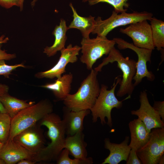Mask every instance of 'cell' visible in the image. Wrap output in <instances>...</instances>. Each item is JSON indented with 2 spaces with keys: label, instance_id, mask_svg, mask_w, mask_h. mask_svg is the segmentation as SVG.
I'll return each mask as SVG.
<instances>
[{
  "label": "cell",
  "instance_id": "1",
  "mask_svg": "<svg viewBox=\"0 0 164 164\" xmlns=\"http://www.w3.org/2000/svg\"><path fill=\"white\" fill-rule=\"evenodd\" d=\"M38 123L47 128L46 134L51 142L34 153L33 161L36 162L56 161L64 149L66 131L62 119L58 114L52 112L46 115Z\"/></svg>",
  "mask_w": 164,
  "mask_h": 164
},
{
  "label": "cell",
  "instance_id": "2",
  "mask_svg": "<svg viewBox=\"0 0 164 164\" xmlns=\"http://www.w3.org/2000/svg\"><path fill=\"white\" fill-rule=\"evenodd\" d=\"M98 73L94 69L91 70L77 92L73 94H69L63 100L65 107L73 111L91 110L100 91Z\"/></svg>",
  "mask_w": 164,
  "mask_h": 164
},
{
  "label": "cell",
  "instance_id": "3",
  "mask_svg": "<svg viewBox=\"0 0 164 164\" xmlns=\"http://www.w3.org/2000/svg\"><path fill=\"white\" fill-rule=\"evenodd\" d=\"M115 79H115L112 87L110 90H108V87L105 85H101L99 95L90 110L93 122H96L98 118H99L101 125L107 124L111 128L113 126L111 116L112 109L114 108H121L123 105V101L130 97L131 96H128L122 101L117 99L115 94V91L121 79L119 76L116 77Z\"/></svg>",
  "mask_w": 164,
  "mask_h": 164
},
{
  "label": "cell",
  "instance_id": "4",
  "mask_svg": "<svg viewBox=\"0 0 164 164\" xmlns=\"http://www.w3.org/2000/svg\"><path fill=\"white\" fill-rule=\"evenodd\" d=\"M107 57L104 58L102 62L94 70L101 72L103 67L109 63L116 62L117 67L122 73V78L120 83V87L117 96L122 97L128 94L131 96L135 86L132 83L133 78L136 72V61L130 59L128 57H125L120 51L114 47L111 50Z\"/></svg>",
  "mask_w": 164,
  "mask_h": 164
},
{
  "label": "cell",
  "instance_id": "5",
  "mask_svg": "<svg viewBox=\"0 0 164 164\" xmlns=\"http://www.w3.org/2000/svg\"><path fill=\"white\" fill-rule=\"evenodd\" d=\"M53 106L47 99L22 110L11 119V128L7 141L13 139L17 134L34 125L47 114L52 113Z\"/></svg>",
  "mask_w": 164,
  "mask_h": 164
},
{
  "label": "cell",
  "instance_id": "6",
  "mask_svg": "<svg viewBox=\"0 0 164 164\" xmlns=\"http://www.w3.org/2000/svg\"><path fill=\"white\" fill-rule=\"evenodd\" d=\"M153 15L152 13L145 11H134L131 13L124 12L118 14L114 10L111 16L106 19L103 20L101 17H98L95 19V28L92 33L97 34L98 36L106 37L110 31L116 27L143 20H150Z\"/></svg>",
  "mask_w": 164,
  "mask_h": 164
},
{
  "label": "cell",
  "instance_id": "7",
  "mask_svg": "<svg viewBox=\"0 0 164 164\" xmlns=\"http://www.w3.org/2000/svg\"><path fill=\"white\" fill-rule=\"evenodd\" d=\"M115 44L113 39H108L106 37L83 38L81 42L82 55L80 61L86 65L88 70H91L96 61L104 55H108Z\"/></svg>",
  "mask_w": 164,
  "mask_h": 164
},
{
  "label": "cell",
  "instance_id": "8",
  "mask_svg": "<svg viewBox=\"0 0 164 164\" xmlns=\"http://www.w3.org/2000/svg\"><path fill=\"white\" fill-rule=\"evenodd\" d=\"M142 164H157L164 152V127L153 128L146 143L136 151Z\"/></svg>",
  "mask_w": 164,
  "mask_h": 164
},
{
  "label": "cell",
  "instance_id": "9",
  "mask_svg": "<svg viewBox=\"0 0 164 164\" xmlns=\"http://www.w3.org/2000/svg\"><path fill=\"white\" fill-rule=\"evenodd\" d=\"M113 39L118 45L119 49H131L137 55L138 60L136 62V72L133 78L135 81L133 84L135 87L138 85L145 77H146L150 81L154 80L155 75L152 72L148 70L147 66L148 62H151L152 50L137 47L133 43H129L121 38H114Z\"/></svg>",
  "mask_w": 164,
  "mask_h": 164
},
{
  "label": "cell",
  "instance_id": "10",
  "mask_svg": "<svg viewBox=\"0 0 164 164\" xmlns=\"http://www.w3.org/2000/svg\"><path fill=\"white\" fill-rule=\"evenodd\" d=\"M38 122L16 135L13 140L33 153L45 147L46 140L44 131Z\"/></svg>",
  "mask_w": 164,
  "mask_h": 164
},
{
  "label": "cell",
  "instance_id": "11",
  "mask_svg": "<svg viewBox=\"0 0 164 164\" xmlns=\"http://www.w3.org/2000/svg\"><path fill=\"white\" fill-rule=\"evenodd\" d=\"M120 32L131 37L137 47L152 50L155 49L151 26L147 20L130 24L125 28L120 29Z\"/></svg>",
  "mask_w": 164,
  "mask_h": 164
},
{
  "label": "cell",
  "instance_id": "12",
  "mask_svg": "<svg viewBox=\"0 0 164 164\" xmlns=\"http://www.w3.org/2000/svg\"><path fill=\"white\" fill-rule=\"evenodd\" d=\"M80 50L81 47L78 46L69 44L60 51V56L56 65L49 70L37 73L35 77L52 79L60 77L66 72V67L68 63H74L77 61V56Z\"/></svg>",
  "mask_w": 164,
  "mask_h": 164
},
{
  "label": "cell",
  "instance_id": "13",
  "mask_svg": "<svg viewBox=\"0 0 164 164\" xmlns=\"http://www.w3.org/2000/svg\"><path fill=\"white\" fill-rule=\"evenodd\" d=\"M140 107L136 110L131 111V114L136 115L144 124L149 132L152 129L164 127L163 122L157 112L150 104L147 93L145 91L140 92Z\"/></svg>",
  "mask_w": 164,
  "mask_h": 164
},
{
  "label": "cell",
  "instance_id": "14",
  "mask_svg": "<svg viewBox=\"0 0 164 164\" xmlns=\"http://www.w3.org/2000/svg\"><path fill=\"white\" fill-rule=\"evenodd\" d=\"M34 155V153L17 144L13 140L7 141L3 144L0 150V159L5 164H17L24 159L33 161Z\"/></svg>",
  "mask_w": 164,
  "mask_h": 164
},
{
  "label": "cell",
  "instance_id": "15",
  "mask_svg": "<svg viewBox=\"0 0 164 164\" xmlns=\"http://www.w3.org/2000/svg\"><path fill=\"white\" fill-rule=\"evenodd\" d=\"M129 140V136H126L122 142L117 144L111 142L109 138H105L104 147L110 153L101 164H118L122 161H126L131 149L128 145Z\"/></svg>",
  "mask_w": 164,
  "mask_h": 164
},
{
  "label": "cell",
  "instance_id": "16",
  "mask_svg": "<svg viewBox=\"0 0 164 164\" xmlns=\"http://www.w3.org/2000/svg\"><path fill=\"white\" fill-rule=\"evenodd\" d=\"M90 112V110L73 111L64 107L63 109L62 120L65 127L66 135H72L78 132H83L84 119Z\"/></svg>",
  "mask_w": 164,
  "mask_h": 164
},
{
  "label": "cell",
  "instance_id": "17",
  "mask_svg": "<svg viewBox=\"0 0 164 164\" xmlns=\"http://www.w3.org/2000/svg\"><path fill=\"white\" fill-rule=\"evenodd\" d=\"M9 90L8 86L0 84V101L11 119L22 110L34 104V102L27 103L10 95Z\"/></svg>",
  "mask_w": 164,
  "mask_h": 164
},
{
  "label": "cell",
  "instance_id": "18",
  "mask_svg": "<svg viewBox=\"0 0 164 164\" xmlns=\"http://www.w3.org/2000/svg\"><path fill=\"white\" fill-rule=\"evenodd\" d=\"M131 141L129 146L136 151L144 146L149 140L150 132L143 122L139 118L130 121L128 123Z\"/></svg>",
  "mask_w": 164,
  "mask_h": 164
},
{
  "label": "cell",
  "instance_id": "19",
  "mask_svg": "<svg viewBox=\"0 0 164 164\" xmlns=\"http://www.w3.org/2000/svg\"><path fill=\"white\" fill-rule=\"evenodd\" d=\"M84 138V135L83 132L72 135H67L65 140L64 148L67 149L69 155L74 158L85 159L87 156V144Z\"/></svg>",
  "mask_w": 164,
  "mask_h": 164
},
{
  "label": "cell",
  "instance_id": "20",
  "mask_svg": "<svg viewBox=\"0 0 164 164\" xmlns=\"http://www.w3.org/2000/svg\"><path fill=\"white\" fill-rule=\"evenodd\" d=\"M73 78L72 73L66 74L57 78L54 82L46 84L41 87L52 91L58 100L63 101L70 94Z\"/></svg>",
  "mask_w": 164,
  "mask_h": 164
},
{
  "label": "cell",
  "instance_id": "21",
  "mask_svg": "<svg viewBox=\"0 0 164 164\" xmlns=\"http://www.w3.org/2000/svg\"><path fill=\"white\" fill-rule=\"evenodd\" d=\"M72 12L73 19L68 27V29H76L80 30L83 38H89V35L94 30L96 25L95 17L90 15L83 17L79 15L72 4L69 5Z\"/></svg>",
  "mask_w": 164,
  "mask_h": 164
},
{
  "label": "cell",
  "instance_id": "22",
  "mask_svg": "<svg viewBox=\"0 0 164 164\" xmlns=\"http://www.w3.org/2000/svg\"><path fill=\"white\" fill-rule=\"evenodd\" d=\"M68 29L66 21L63 19H60L59 25H56L52 32L55 37V40L53 45L44 48L43 52L48 57L55 55L58 51L65 48L67 39L66 32Z\"/></svg>",
  "mask_w": 164,
  "mask_h": 164
},
{
  "label": "cell",
  "instance_id": "23",
  "mask_svg": "<svg viewBox=\"0 0 164 164\" xmlns=\"http://www.w3.org/2000/svg\"><path fill=\"white\" fill-rule=\"evenodd\" d=\"M149 21L154 46L161 50L164 47V22L154 17Z\"/></svg>",
  "mask_w": 164,
  "mask_h": 164
},
{
  "label": "cell",
  "instance_id": "24",
  "mask_svg": "<svg viewBox=\"0 0 164 164\" xmlns=\"http://www.w3.org/2000/svg\"><path fill=\"white\" fill-rule=\"evenodd\" d=\"M69 152L64 148L60 153L56 161L57 164H92L93 159L92 157H87L85 159H72L69 157Z\"/></svg>",
  "mask_w": 164,
  "mask_h": 164
},
{
  "label": "cell",
  "instance_id": "25",
  "mask_svg": "<svg viewBox=\"0 0 164 164\" xmlns=\"http://www.w3.org/2000/svg\"><path fill=\"white\" fill-rule=\"evenodd\" d=\"M11 118L6 113L0 114V142L3 144L8 139L11 128Z\"/></svg>",
  "mask_w": 164,
  "mask_h": 164
},
{
  "label": "cell",
  "instance_id": "26",
  "mask_svg": "<svg viewBox=\"0 0 164 164\" xmlns=\"http://www.w3.org/2000/svg\"><path fill=\"white\" fill-rule=\"evenodd\" d=\"M128 0H90L89 4L94 5L100 2H106L112 6L114 11L116 13H121L126 12L129 6Z\"/></svg>",
  "mask_w": 164,
  "mask_h": 164
},
{
  "label": "cell",
  "instance_id": "27",
  "mask_svg": "<svg viewBox=\"0 0 164 164\" xmlns=\"http://www.w3.org/2000/svg\"><path fill=\"white\" fill-rule=\"evenodd\" d=\"M22 63L9 65L5 63L4 60H0V76L2 75L5 78H9L12 72L19 67H25Z\"/></svg>",
  "mask_w": 164,
  "mask_h": 164
},
{
  "label": "cell",
  "instance_id": "28",
  "mask_svg": "<svg viewBox=\"0 0 164 164\" xmlns=\"http://www.w3.org/2000/svg\"><path fill=\"white\" fill-rule=\"evenodd\" d=\"M9 40V38H5V36L2 35L0 37V60H10L16 57L15 54L7 53L5 50L1 49V45L3 43H6Z\"/></svg>",
  "mask_w": 164,
  "mask_h": 164
},
{
  "label": "cell",
  "instance_id": "29",
  "mask_svg": "<svg viewBox=\"0 0 164 164\" xmlns=\"http://www.w3.org/2000/svg\"><path fill=\"white\" fill-rule=\"evenodd\" d=\"M126 164H142V162L138 157L136 150L131 149L126 161Z\"/></svg>",
  "mask_w": 164,
  "mask_h": 164
},
{
  "label": "cell",
  "instance_id": "30",
  "mask_svg": "<svg viewBox=\"0 0 164 164\" xmlns=\"http://www.w3.org/2000/svg\"><path fill=\"white\" fill-rule=\"evenodd\" d=\"M0 5L5 9H9L14 6L21 7V0H0Z\"/></svg>",
  "mask_w": 164,
  "mask_h": 164
},
{
  "label": "cell",
  "instance_id": "31",
  "mask_svg": "<svg viewBox=\"0 0 164 164\" xmlns=\"http://www.w3.org/2000/svg\"><path fill=\"white\" fill-rule=\"evenodd\" d=\"M153 107L164 122V101H155Z\"/></svg>",
  "mask_w": 164,
  "mask_h": 164
},
{
  "label": "cell",
  "instance_id": "32",
  "mask_svg": "<svg viewBox=\"0 0 164 164\" xmlns=\"http://www.w3.org/2000/svg\"><path fill=\"white\" fill-rule=\"evenodd\" d=\"M36 162L32 161L31 160L24 159L21 160L19 161L17 163V164H34Z\"/></svg>",
  "mask_w": 164,
  "mask_h": 164
},
{
  "label": "cell",
  "instance_id": "33",
  "mask_svg": "<svg viewBox=\"0 0 164 164\" xmlns=\"http://www.w3.org/2000/svg\"><path fill=\"white\" fill-rule=\"evenodd\" d=\"M38 0H33L31 2V5L33 7L35 5L36 3ZM24 0H21V7L20 8V11H22L23 9V2Z\"/></svg>",
  "mask_w": 164,
  "mask_h": 164
},
{
  "label": "cell",
  "instance_id": "34",
  "mask_svg": "<svg viewBox=\"0 0 164 164\" xmlns=\"http://www.w3.org/2000/svg\"><path fill=\"white\" fill-rule=\"evenodd\" d=\"M0 111L2 113H6V111L0 101Z\"/></svg>",
  "mask_w": 164,
  "mask_h": 164
},
{
  "label": "cell",
  "instance_id": "35",
  "mask_svg": "<svg viewBox=\"0 0 164 164\" xmlns=\"http://www.w3.org/2000/svg\"><path fill=\"white\" fill-rule=\"evenodd\" d=\"M164 163V155H163L160 159L158 164H163Z\"/></svg>",
  "mask_w": 164,
  "mask_h": 164
},
{
  "label": "cell",
  "instance_id": "36",
  "mask_svg": "<svg viewBox=\"0 0 164 164\" xmlns=\"http://www.w3.org/2000/svg\"><path fill=\"white\" fill-rule=\"evenodd\" d=\"M0 164H5L4 162L0 159Z\"/></svg>",
  "mask_w": 164,
  "mask_h": 164
},
{
  "label": "cell",
  "instance_id": "37",
  "mask_svg": "<svg viewBox=\"0 0 164 164\" xmlns=\"http://www.w3.org/2000/svg\"><path fill=\"white\" fill-rule=\"evenodd\" d=\"M3 145V144L0 142V150L1 148Z\"/></svg>",
  "mask_w": 164,
  "mask_h": 164
},
{
  "label": "cell",
  "instance_id": "38",
  "mask_svg": "<svg viewBox=\"0 0 164 164\" xmlns=\"http://www.w3.org/2000/svg\"><path fill=\"white\" fill-rule=\"evenodd\" d=\"M90 0H82V1L84 2H88Z\"/></svg>",
  "mask_w": 164,
  "mask_h": 164
},
{
  "label": "cell",
  "instance_id": "39",
  "mask_svg": "<svg viewBox=\"0 0 164 164\" xmlns=\"http://www.w3.org/2000/svg\"><path fill=\"white\" fill-rule=\"evenodd\" d=\"M1 113V112L0 111V114Z\"/></svg>",
  "mask_w": 164,
  "mask_h": 164
}]
</instances>
